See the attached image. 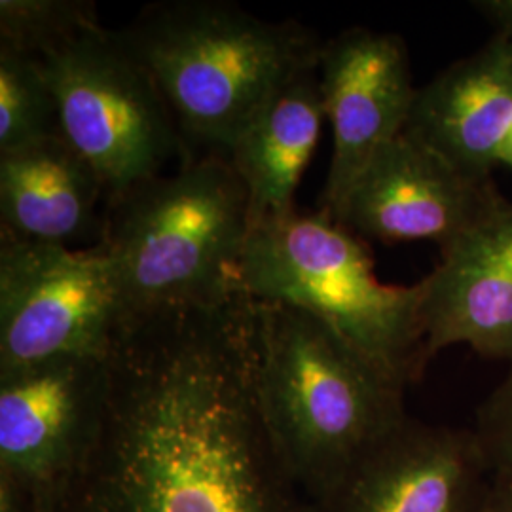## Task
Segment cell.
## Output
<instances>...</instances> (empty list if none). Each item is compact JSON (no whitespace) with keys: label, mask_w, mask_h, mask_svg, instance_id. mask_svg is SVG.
I'll use <instances>...</instances> for the list:
<instances>
[{"label":"cell","mask_w":512,"mask_h":512,"mask_svg":"<svg viewBox=\"0 0 512 512\" xmlns=\"http://www.w3.org/2000/svg\"><path fill=\"white\" fill-rule=\"evenodd\" d=\"M256 384L275 452L310 507L410 418L406 387L287 304L256 300Z\"/></svg>","instance_id":"7a4b0ae2"},{"label":"cell","mask_w":512,"mask_h":512,"mask_svg":"<svg viewBox=\"0 0 512 512\" xmlns=\"http://www.w3.org/2000/svg\"><path fill=\"white\" fill-rule=\"evenodd\" d=\"M42 65L59 135L92 165L107 202L162 175L175 156L192 160L158 86L116 31L84 35Z\"/></svg>","instance_id":"8992f818"},{"label":"cell","mask_w":512,"mask_h":512,"mask_svg":"<svg viewBox=\"0 0 512 512\" xmlns=\"http://www.w3.org/2000/svg\"><path fill=\"white\" fill-rule=\"evenodd\" d=\"M497 164L507 165L512 169V124L511 128L507 129L499 150H497Z\"/></svg>","instance_id":"44dd1931"},{"label":"cell","mask_w":512,"mask_h":512,"mask_svg":"<svg viewBox=\"0 0 512 512\" xmlns=\"http://www.w3.org/2000/svg\"><path fill=\"white\" fill-rule=\"evenodd\" d=\"M499 198L492 181L469 179L403 131L368 162L336 222L385 245L437 241L444 249Z\"/></svg>","instance_id":"30bf717a"},{"label":"cell","mask_w":512,"mask_h":512,"mask_svg":"<svg viewBox=\"0 0 512 512\" xmlns=\"http://www.w3.org/2000/svg\"><path fill=\"white\" fill-rule=\"evenodd\" d=\"M107 192L61 135L0 154V234L65 245L99 241Z\"/></svg>","instance_id":"5bb4252c"},{"label":"cell","mask_w":512,"mask_h":512,"mask_svg":"<svg viewBox=\"0 0 512 512\" xmlns=\"http://www.w3.org/2000/svg\"><path fill=\"white\" fill-rule=\"evenodd\" d=\"M319 82L334 141L321 211L336 220L374 154L403 133L418 88L403 38L361 27L323 44Z\"/></svg>","instance_id":"9c48e42d"},{"label":"cell","mask_w":512,"mask_h":512,"mask_svg":"<svg viewBox=\"0 0 512 512\" xmlns=\"http://www.w3.org/2000/svg\"><path fill=\"white\" fill-rule=\"evenodd\" d=\"M239 291L325 321L397 384L427 366L423 285H385L365 245L321 209L253 226L241 256Z\"/></svg>","instance_id":"5b68a950"},{"label":"cell","mask_w":512,"mask_h":512,"mask_svg":"<svg viewBox=\"0 0 512 512\" xmlns=\"http://www.w3.org/2000/svg\"><path fill=\"white\" fill-rule=\"evenodd\" d=\"M107 361L61 357L0 372V486L27 511H46L88 454L105 412Z\"/></svg>","instance_id":"ba28073f"},{"label":"cell","mask_w":512,"mask_h":512,"mask_svg":"<svg viewBox=\"0 0 512 512\" xmlns=\"http://www.w3.org/2000/svg\"><path fill=\"white\" fill-rule=\"evenodd\" d=\"M99 29L92 0H0V46L38 61Z\"/></svg>","instance_id":"e0dca14e"},{"label":"cell","mask_w":512,"mask_h":512,"mask_svg":"<svg viewBox=\"0 0 512 512\" xmlns=\"http://www.w3.org/2000/svg\"><path fill=\"white\" fill-rule=\"evenodd\" d=\"M103 420L44 512H311L256 384V300L137 317L110 353Z\"/></svg>","instance_id":"6da1fadb"},{"label":"cell","mask_w":512,"mask_h":512,"mask_svg":"<svg viewBox=\"0 0 512 512\" xmlns=\"http://www.w3.org/2000/svg\"><path fill=\"white\" fill-rule=\"evenodd\" d=\"M129 323L99 245L74 249L0 234V372L61 357L107 361Z\"/></svg>","instance_id":"52a82bcc"},{"label":"cell","mask_w":512,"mask_h":512,"mask_svg":"<svg viewBox=\"0 0 512 512\" xmlns=\"http://www.w3.org/2000/svg\"><path fill=\"white\" fill-rule=\"evenodd\" d=\"M116 35L152 76L190 158H228L275 93L319 67L325 44L298 21L224 0L148 4Z\"/></svg>","instance_id":"3957f363"},{"label":"cell","mask_w":512,"mask_h":512,"mask_svg":"<svg viewBox=\"0 0 512 512\" xmlns=\"http://www.w3.org/2000/svg\"><path fill=\"white\" fill-rule=\"evenodd\" d=\"M325 118L319 67L296 76L241 131L228 160L247 190L251 228L296 211L294 196Z\"/></svg>","instance_id":"9a60e30c"},{"label":"cell","mask_w":512,"mask_h":512,"mask_svg":"<svg viewBox=\"0 0 512 512\" xmlns=\"http://www.w3.org/2000/svg\"><path fill=\"white\" fill-rule=\"evenodd\" d=\"M55 135L57 103L42 61L0 46V154Z\"/></svg>","instance_id":"2e32d148"},{"label":"cell","mask_w":512,"mask_h":512,"mask_svg":"<svg viewBox=\"0 0 512 512\" xmlns=\"http://www.w3.org/2000/svg\"><path fill=\"white\" fill-rule=\"evenodd\" d=\"M478 6L497 27V35L512 38V0H490Z\"/></svg>","instance_id":"ffe728a7"},{"label":"cell","mask_w":512,"mask_h":512,"mask_svg":"<svg viewBox=\"0 0 512 512\" xmlns=\"http://www.w3.org/2000/svg\"><path fill=\"white\" fill-rule=\"evenodd\" d=\"M490 478L473 429L408 418L311 512H478Z\"/></svg>","instance_id":"8fae6325"},{"label":"cell","mask_w":512,"mask_h":512,"mask_svg":"<svg viewBox=\"0 0 512 512\" xmlns=\"http://www.w3.org/2000/svg\"><path fill=\"white\" fill-rule=\"evenodd\" d=\"M249 232L236 169L224 156L200 154L109 200L95 245L109 256L133 321L243 294L239 264Z\"/></svg>","instance_id":"277c9868"},{"label":"cell","mask_w":512,"mask_h":512,"mask_svg":"<svg viewBox=\"0 0 512 512\" xmlns=\"http://www.w3.org/2000/svg\"><path fill=\"white\" fill-rule=\"evenodd\" d=\"M473 433L490 471L512 478V365L503 382L480 404Z\"/></svg>","instance_id":"ac0fdd59"},{"label":"cell","mask_w":512,"mask_h":512,"mask_svg":"<svg viewBox=\"0 0 512 512\" xmlns=\"http://www.w3.org/2000/svg\"><path fill=\"white\" fill-rule=\"evenodd\" d=\"M440 251L439 266L421 279L427 363L465 344L512 365V202L501 196Z\"/></svg>","instance_id":"7c38bea8"},{"label":"cell","mask_w":512,"mask_h":512,"mask_svg":"<svg viewBox=\"0 0 512 512\" xmlns=\"http://www.w3.org/2000/svg\"><path fill=\"white\" fill-rule=\"evenodd\" d=\"M512 124V38L497 35L420 88L404 133L463 175L490 181Z\"/></svg>","instance_id":"4fadbf2b"},{"label":"cell","mask_w":512,"mask_h":512,"mask_svg":"<svg viewBox=\"0 0 512 512\" xmlns=\"http://www.w3.org/2000/svg\"><path fill=\"white\" fill-rule=\"evenodd\" d=\"M478 512H512L511 476L492 473Z\"/></svg>","instance_id":"d6986e66"}]
</instances>
